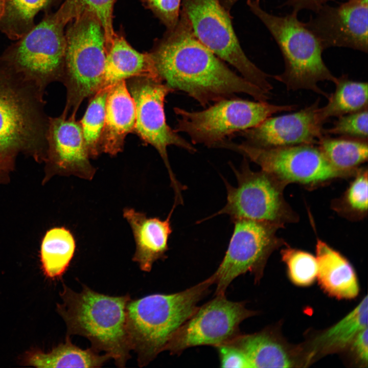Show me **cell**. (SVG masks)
<instances>
[{"label": "cell", "instance_id": "1", "mask_svg": "<svg viewBox=\"0 0 368 368\" xmlns=\"http://www.w3.org/2000/svg\"><path fill=\"white\" fill-rule=\"evenodd\" d=\"M151 54L163 81L203 107L239 94L259 101L269 99L270 93L236 74L197 39L181 10L176 26Z\"/></svg>", "mask_w": 368, "mask_h": 368}, {"label": "cell", "instance_id": "2", "mask_svg": "<svg viewBox=\"0 0 368 368\" xmlns=\"http://www.w3.org/2000/svg\"><path fill=\"white\" fill-rule=\"evenodd\" d=\"M45 94L0 59V172L20 153L45 160L49 119Z\"/></svg>", "mask_w": 368, "mask_h": 368}, {"label": "cell", "instance_id": "3", "mask_svg": "<svg viewBox=\"0 0 368 368\" xmlns=\"http://www.w3.org/2000/svg\"><path fill=\"white\" fill-rule=\"evenodd\" d=\"M60 295L63 303L57 305V311L66 323V335L87 338L93 349L105 352L118 367H124L130 358L127 330L130 296H110L85 285L80 292L63 285Z\"/></svg>", "mask_w": 368, "mask_h": 368}, {"label": "cell", "instance_id": "4", "mask_svg": "<svg viewBox=\"0 0 368 368\" xmlns=\"http://www.w3.org/2000/svg\"><path fill=\"white\" fill-rule=\"evenodd\" d=\"M214 284L211 275L185 290L156 293L130 300L127 306V330L131 350L140 367L148 364L166 348L177 329L196 309Z\"/></svg>", "mask_w": 368, "mask_h": 368}, {"label": "cell", "instance_id": "5", "mask_svg": "<svg viewBox=\"0 0 368 368\" xmlns=\"http://www.w3.org/2000/svg\"><path fill=\"white\" fill-rule=\"evenodd\" d=\"M247 4L269 30L282 54L284 71L272 77L284 84L287 90H309L328 99L329 94L320 88L318 83L329 81L335 84L338 77L324 63L320 43L297 19V12L292 11L279 16L264 10L260 0H247Z\"/></svg>", "mask_w": 368, "mask_h": 368}, {"label": "cell", "instance_id": "6", "mask_svg": "<svg viewBox=\"0 0 368 368\" xmlns=\"http://www.w3.org/2000/svg\"><path fill=\"white\" fill-rule=\"evenodd\" d=\"M73 20L65 34L61 81L66 89V103L62 112L66 117L76 116L83 101L100 90L107 54L104 31L95 15L84 11Z\"/></svg>", "mask_w": 368, "mask_h": 368}, {"label": "cell", "instance_id": "7", "mask_svg": "<svg viewBox=\"0 0 368 368\" xmlns=\"http://www.w3.org/2000/svg\"><path fill=\"white\" fill-rule=\"evenodd\" d=\"M295 105L229 98L215 102L201 111L175 107L176 132L187 134L192 144L215 147L229 136L252 128L273 114L296 109Z\"/></svg>", "mask_w": 368, "mask_h": 368}, {"label": "cell", "instance_id": "8", "mask_svg": "<svg viewBox=\"0 0 368 368\" xmlns=\"http://www.w3.org/2000/svg\"><path fill=\"white\" fill-rule=\"evenodd\" d=\"M66 24L57 11L46 13L39 24L4 51L0 59L45 94L49 84L62 79Z\"/></svg>", "mask_w": 368, "mask_h": 368}, {"label": "cell", "instance_id": "9", "mask_svg": "<svg viewBox=\"0 0 368 368\" xmlns=\"http://www.w3.org/2000/svg\"><path fill=\"white\" fill-rule=\"evenodd\" d=\"M186 15L197 39L218 57L233 66L244 79L270 93V75L246 56L232 26L229 12L220 0H181Z\"/></svg>", "mask_w": 368, "mask_h": 368}, {"label": "cell", "instance_id": "10", "mask_svg": "<svg viewBox=\"0 0 368 368\" xmlns=\"http://www.w3.org/2000/svg\"><path fill=\"white\" fill-rule=\"evenodd\" d=\"M231 165L237 185L232 186L223 179L227 201L222 209L211 217L226 214L232 221L251 219L268 222L279 227L295 220L294 213L284 198L285 183L262 170H251L245 157L239 169Z\"/></svg>", "mask_w": 368, "mask_h": 368}, {"label": "cell", "instance_id": "11", "mask_svg": "<svg viewBox=\"0 0 368 368\" xmlns=\"http://www.w3.org/2000/svg\"><path fill=\"white\" fill-rule=\"evenodd\" d=\"M126 85L135 106L134 132L158 152L168 170L175 199H180L186 188L178 182L172 170L167 148L173 145L192 153L196 149L167 123L165 100L174 90L161 79L151 77L132 78L127 80Z\"/></svg>", "mask_w": 368, "mask_h": 368}, {"label": "cell", "instance_id": "12", "mask_svg": "<svg viewBox=\"0 0 368 368\" xmlns=\"http://www.w3.org/2000/svg\"><path fill=\"white\" fill-rule=\"evenodd\" d=\"M236 151L285 185H313L352 174L335 169L314 145L264 148L225 140L216 147Z\"/></svg>", "mask_w": 368, "mask_h": 368}, {"label": "cell", "instance_id": "13", "mask_svg": "<svg viewBox=\"0 0 368 368\" xmlns=\"http://www.w3.org/2000/svg\"><path fill=\"white\" fill-rule=\"evenodd\" d=\"M233 221L234 232L227 250L212 275L216 285L215 295L225 294L231 282L247 272L258 281L269 256L282 243L275 234L279 226L274 224L247 219Z\"/></svg>", "mask_w": 368, "mask_h": 368}, {"label": "cell", "instance_id": "14", "mask_svg": "<svg viewBox=\"0 0 368 368\" xmlns=\"http://www.w3.org/2000/svg\"><path fill=\"white\" fill-rule=\"evenodd\" d=\"M215 295L196 308L176 331L165 351L179 355L196 346L216 347L241 333L240 324L256 312L247 309L244 302L229 301L225 294Z\"/></svg>", "mask_w": 368, "mask_h": 368}, {"label": "cell", "instance_id": "15", "mask_svg": "<svg viewBox=\"0 0 368 368\" xmlns=\"http://www.w3.org/2000/svg\"><path fill=\"white\" fill-rule=\"evenodd\" d=\"M368 0H348L337 7L325 4L304 25L323 50L345 47L367 53Z\"/></svg>", "mask_w": 368, "mask_h": 368}, {"label": "cell", "instance_id": "16", "mask_svg": "<svg viewBox=\"0 0 368 368\" xmlns=\"http://www.w3.org/2000/svg\"><path fill=\"white\" fill-rule=\"evenodd\" d=\"M319 106L318 99L297 111L270 117L238 133L247 143L264 148L318 144L325 135L318 116Z\"/></svg>", "mask_w": 368, "mask_h": 368}, {"label": "cell", "instance_id": "17", "mask_svg": "<svg viewBox=\"0 0 368 368\" xmlns=\"http://www.w3.org/2000/svg\"><path fill=\"white\" fill-rule=\"evenodd\" d=\"M76 116L49 117L45 161L54 173L90 180L96 168L90 162L79 122Z\"/></svg>", "mask_w": 368, "mask_h": 368}, {"label": "cell", "instance_id": "18", "mask_svg": "<svg viewBox=\"0 0 368 368\" xmlns=\"http://www.w3.org/2000/svg\"><path fill=\"white\" fill-rule=\"evenodd\" d=\"M174 209L172 207L165 220L148 217L132 208L123 210V217L130 226L135 243L132 260L142 271L149 272L155 261L166 258L168 240L172 232L170 218Z\"/></svg>", "mask_w": 368, "mask_h": 368}, {"label": "cell", "instance_id": "19", "mask_svg": "<svg viewBox=\"0 0 368 368\" xmlns=\"http://www.w3.org/2000/svg\"><path fill=\"white\" fill-rule=\"evenodd\" d=\"M135 121L134 104L126 80L119 81L110 87L106 98L102 153L115 156L122 152L126 135L134 132Z\"/></svg>", "mask_w": 368, "mask_h": 368}, {"label": "cell", "instance_id": "20", "mask_svg": "<svg viewBox=\"0 0 368 368\" xmlns=\"http://www.w3.org/2000/svg\"><path fill=\"white\" fill-rule=\"evenodd\" d=\"M138 77L161 79L151 53L139 52L123 36L115 34L107 51L103 79L100 89Z\"/></svg>", "mask_w": 368, "mask_h": 368}, {"label": "cell", "instance_id": "21", "mask_svg": "<svg viewBox=\"0 0 368 368\" xmlns=\"http://www.w3.org/2000/svg\"><path fill=\"white\" fill-rule=\"evenodd\" d=\"M317 278L323 289L338 299H352L359 291L357 277L349 262L340 254L318 240L316 246Z\"/></svg>", "mask_w": 368, "mask_h": 368}, {"label": "cell", "instance_id": "22", "mask_svg": "<svg viewBox=\"0 0 368 368\" xmlns=\"http://www.w3.org/2000/svg\"><path fill=\"white\" fill-rule=\"evenodd\" d=\"M107 354L100 355L92 348L83 350L73 344L70 336L64 343L45 353L38 350L28 352L25 356L26 365L37 367H101L110 359Z\"/></svg>", "mask_w": 368, "mask_h": 368}, {"label": "cell", "instance_id": "23", "mask_svg": "<svg viewBox=\"0 0 368 368\" xmlns=\"http://www.w3.org/2000/svg\"><path fill=\"white\" fill-rule=\"evenodd\" d=\"M226 343L241 350L251 367H290L294 364L284 345L266 332L240 333Z\"/></svg>", "mask_w": 368, "mask_h": 368}, {"label": "cell", "instance_id": "24", "mask_svg": "<svg viewBox=\"0 0 368 368\" xmlns=\"http://www.w3.org/2000/svg\"><path fill=\"white\" fill-rule=\"evenodd\" d=\"M367 300L366 295L344 318L317 336L313 343L314 351L328 353L350 345L357 334L367 327Z\"/></svg>", "mask_w": 368, "mask_h": 368}, {"label": "cell", "instance_id": "25", "mask_svg": "<svg viewBox=\"0 0 368 368\" xmlns=\"http://www.w3.org/2000/svg\"><path fill=\"white\" fill-rule=\"evenodd\" d=\"M75 249V238L70 230L64 227L49 229L42 239L40 248L44 274L52 279L60 278L68 267Z\"/></svg>", "mask_w": 368, "mask_h": 368}, {"label": "cell", "instance_id": "26", "mask_svg": "<svg viewBox=\"0 0 368 368\" xmlns=\"http://www.w3.org/2000/svg\"><path fill=\"white\" fill-rule=\"evenodd\" d=\"M335 89L328 102L318 109V116L324 124L331 117H339L367 108L368 85L365 82L350 79L347 75L338 77Z\"/></svg>", "mask_w": 368, "mask_h": 368}, {"label": "cell", "instance_id": "27", "mask_svg": "<svg viewBox=\"0 0 368 368\" xmlns=\"http://www.w3.org/2000/svg\"><path fill=\"white\" fill-rule=\"evenodd\" d=\"M318 145L329 163L340 171L353 175L367 159V140L324 136Z\"/></svg>", "mask_w": 368, "mask_h": 368}, {"label": "cell", "instance_id": "28", "mask_svg": "<svg viewBox=\"0 0 368 368\" xmlns=\"http://www.w3.org/2000/svg\"><path fill=\"white\" fill-rule=\"evenodd\" d=\"M55 1L5 0L0 31L11 39H18L35 26V16L48 9Z\"/></svg>", "mask_w": 368, "mask_h": 368}, {"label": "cell", "instance_id": "29", "mask_svg": "<svg viewBox=\"0 0 368 368\" xmlns=\"http://www.w3.org/2000/svg\"><path fill=\"white\" fill-rule=\"evenodd\" d=\"M109 88L100 89L90 98L85 113L79 121L90 158L101 153V141L105 116V104Z\"/></svg>", "mask_w": 368, "mask_h": 368}, {"label": "cell", "instance_id": "30", "mask_svg": "<svg viewBox=\"0 0 368 368\" xmlns=\"http://www.w3.org/2000/svg\"><path fill=\"white\" fill-rule=\"evenodd\" d=\"M115 0H65L58 10L69 22L84 11L95 15L104 31L107 51L115 33L112 26V12Z\"/></svg>", "mask_w": 368, "mask_h": 368}, {"label": "cell", "instance_id": "31", "mask_svg": "<svg viewBox=\"0 0 368 368\" xmlns=\"http://www.w3.org/2000/svg\"><path fill=\"white\" fill-rule=\"evenodd\" d=\"M291 281L299 286H308L316 279L318 265L316 257L307 252L292 248L281 251Z\"/></svg>", "mask_w": 368, "mask_h": 368}, {"label": "cell", "instance_id": "32", "mask_svg": "<svg viewBox=\"0 0 368 368\" xmlns=\"http://www.w3.org/2000/svg\"><path fill=\"white\" fill-rule=\"evenodd\" d=\"M367 108L338 117L333 126L324 129V133L367 140Z\"/></svg>", "mask_w": 368, "mask_h": 368}, {"label": "cell", "instance_id": "33", "mask_svg": "<svg viewBox=\"0 0 368 368\" xmlns=\"http://www.w3.org/2000/svg\"><path fill=\"white\" fill-rule=\"evenodd\" d=\"M346 193L345 201L352 211L363 213L367 210V170L358 169Z\"/></svg>", "mask_w": 368, "mask_h": 368}, {"label": "cell", "instance_id": "34", "mask_svg": "<svg viewBox=\"0 0 368 368\" xmlns=\"http://www.w3.org/2000/svg\"><path fill=\"white\" fill-rule=\"evenodd\" d=\"M143 2L168 30L176 26L179 18L181 0H143Z\"/></svg>", "mask_w": 368, "mask_h": 368}, {"label": "cell", "instance_id": "35", "mask_svg": "<svg viewBox=\"0 0 368 368\" xmlns=\"http://www.w3.org/2000/svg\"><path fill=\"white\" fill-rule=\"evenodd\" d=\"M222 367L252 368L245 354L239 349L229 343L216 347Z\"/></svg>", "mask_w": 368, "mask_h": 368}, {"label": "cell", "instance_id": "36", "mask_svg": "<svg viewBox=\"0 0 368 368\" xmlns=\"http://www.w3.org/2000/svg\"><path fill=\"white\" fill-rule=\"evenodd\" d=\"M350 345L356 358L362 364L366 365L368 360L367 327L357 334Z\"/></svg>", "mask_w": 368, "mask_h": 368}, {"label": "cell", "instance_id": "37", "mask_svg": "<svg viewBox=\"0 0 368 368\" xmlns=\"http://www.w3.org/2000/svg\"><path fill=\"white\" fill-rule=\"evenodd\" d=\"M286 4L297 12L302 10H310L314 12L330 1L334 0H286Z\"/></svg>", "mask_w": 368, "mask_h": 368}, {"label": "cell", "instance_id": "38", "mask_svg": "<svg viewBox=\"0 0 368 368\" xmlns=\"http://www.w3.org/2000/svg\"><path fill=\"white\" fill-rule=\"evenodd\" d=\"M239 0H222L221 4L228 11L232 8L233 5Z\"/></svg>", "mask_w": 368, "mask_h": 368}, {"label": "cell", "instance_id": "39", "mask_svg": "<svg viewBox=\"0 0 368 368\" xmlns=\"http://www.w3.org/2000/svg\"><path fill=\"white\" fill-rule=\"evenodd\" d=\"M5 10V0H0V20L3 17Z\"/></svg>", "mask_w": 368, "mask_h": 368}]
</instances>
